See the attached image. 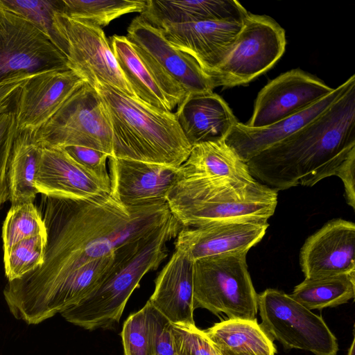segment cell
I'll return each instance as SVG.
<instances>
[{
    "label": "cell",
    "mask_w": 355,
    "mask_h": 355,
    "mask_svg": "<svg viewBox=\"0 0 355 355\" xmlns=\"http://www.w3.org/2000/svg\"><path fill=\"white\" fill-rule=\"evenodd\" d=\"M46 198L44 261L3 289L8 306L18 314L32 311L79 267L114 254L173 216L167 202L128 207L111 193L86 200Z\"/></svg>",
    "instance_id": "obj_1"
},
{
    "label": "cell",
    "mask_w": 355,
    "mask_h": 355,
    "mask_svg": "<svg viewBox=\"0 0 355 355\" xmlns=\"http://www.w3.org/2000/svg\"><path fill=\"white\" fill-rule=\"evenodd\" d=\"M355 148V84L318 117L248 162L252 176L276 191L313 187L334 175Z\"/></svg>",
    "instance_id": "obj_2"
},
{
    "label": "cell",
    "mask_w": 355,
    "mask_h": 355,
    "mask_svg": "<svg viewBox=\"0 0 355 355\" xmlns=\"http://www.w3.org/2000/svg\"><path fill=\"white\" fill-rule=\"evenodd\" d=\"M184 227L173 216L148 234L128 243L115 252L107 277L89 295L61 313L69 322L92 331L118 323L133 291L145 275L167 257L166 243Z\"/></svg>",
    "instance_id": "obj_3"
},
{
    "label": "cell",
    "mask_w": 355,
    "mask_h": 355,
    "mask_svg": "<svg viewBox=\"0 0 355 355\" xmlns=\"http://www.w3.org/2000/svg\"><path fill=\"white\" fill-rule=\"evenodd\" d=\"M110 122L114 157L180 167L191 146L174 112H162L111 86L96 82Z\"/></svg>",
    "instance_id": "obj_4"
},
{
    "label": "cell",
    "mask_w": 355,
    "mask_h": 355,
    "mask_svg": "<svg viewBox=\"0 0 355 355\" xmlns=\"http://www.w3.org/2000/svg\"><path fill=\"white\" fill-rule=\"evenodd\" d=\"M277 191L254 180L184 177L169 191L166 202L184 227L234 222H268L277 205Z\"/></svg>",
    "instance_id": "obj_5"
},
{
    "label": "cell",
    "mask_w": 355,
    "mask_h": 355,
    "mask_svg": "<svg viewBox=\"0 0 355 355\" xmlns=\"http://www.w3.org/2000/svg\"><path fill=\"white\" fill-rule=\"evenodd\" d=\"M247 252L198 259L193 263L194 308L230 319L257 320L258 294L246 262Z\"/></svg>",
    "instance_id": "obj_6"
},
{
    "label": "cell",
    "mask_w": 355,
    "mask_h": 355,
    "mask_svg": "<svg viewBox=\"0 0 355 355\" xmlns=\"http://www.w3.org/2000/svg\"><path fill=\"white\" fill-rule=\"evenodd\" d=\"M30 133L41 148L83 146L113 156L108 115L101 98L87 83L74 92L44 125Z\"/></svg>",
    "instance_id": "obj_7"
},
{
    "label": "cell",
    "mask_w": 355,
    "mask_h": 355,
    "mask_svg": "<svg viewBox=\"0 0 355 355\" xmlns=\"http://www.w3.org/2000/svg\"><path fill=\"white\" fill-rule=\"evenodd\" d=\"M52 26L54 44L69 70L92 87L101 82L136 98L101 28L60 12L54 13Z\"/></svg>",
    "instance_id": "obj_8"
},
{
    "label": "cell",
    "mask_w": 355,
    "mask_h": 355,
    "mask_svg": "<svg viewBox=\"0 0 355 355\" xmlns=\"http://www.w3.org/2000/svg\"><path fill=\"white\" fill-rule=\"evenodd\" d=\"M261 325L285 349H298L315 355H336L338 344L322 318L290 295L268 288L258 295Z\"/></svg>",
    "instance_id": "obj_9"
},
{
    "label": "cell",
    "mask_w": 355,
    "mask_h": 355,
    "mask_svg": "<svg viewBox=\"0 0 355 355\" xmlns=\"http://www.w3.org/2000/svg\"><path fill=\"white\" fill-rule=\"evenodd\" d=\"M286 44L285 31L274 19L248 12L232 51L208 76L215 87L248 83L273 67Z\"/></svg>",
    "instance_id": "obj_10"
},
{
    "label": "cell",
    "mask_w": 355,
    "mask_h": 355,
    "mask_svg": "<svg viewBox=\"0 0 355 355\" xmlns=\"http://www.w3.org/2000/svg\"><path fill=\"white\" fill-rule=\"evenodd\" d=\"M53 69H69L65 56L35 25L0 1V81Z\"/></svg>",
    "instance_id": "obj_11"
},
{
    "label": "cell",
    "mask_w": 355,
    "mask_h": 355,
    "mask_svg": "<svg viewBox=\"0 0 355 355\" xmlns=\"http://www.w3.org/2000/svg\"><path fill=\"white\" fill-rule=\"evenodd\" d=\"M110 45L135 98L157 110L172 112L187 95L186 90L126 36H112Z\"/></svg>",
    "instance_id": "obj_12"
},
{
    "label": "cell",
    "mask_w": 355,
    "mask_h": 355,
    "mask_svg": "<svg viewBox=\"0 0 355 355\" xmlns=\"http://www.w3.org/2000/svg\"><path fill=\"white\" fill-rule=\"evenodd\" d=\"M334 89L303 70H290L270 81L260 90L252 115L245 124L252 128L270 125L303 111Z\"/></svg>",
    "instance_id": "obj_13"
},
{
    "label": "cell",
    "mask_w": 355,
    "mask_h": 355,
    "mask_svg": "<svg viewBox=\"0 0 355 355\" xmlns=\"http://www.w3.org/2000/svg\"><path fill=\"white\" fill-rule=\"evenodd\" d=\"M86 82L69 69L33 74L18 90L15 103L18 132H33L44 125Z\"/></svg>",
    "instance_id": "obj_14"
},
{
    "label": "cell",
    "mask_w": 355,
    "mask_h": 355,
    "mask_svg": "<svg viewBox=\"0 0 355 355\" xmlns=\"http://www.w3.org/2000/svg\"><path fill=\"white\" fill-rule=\"evenodd\" d=\"M111 194L125 207L166 202L182 175L181 166L110 157Z\"/></svg>",
    "instance_id": "obj_15"
},
{
    "label": "cell",
    "mask_w": 355,
    "mask_h": 355,
    "mask_svg": "<svg viewBox=\"0 0 355 355\" xmlns=\"http://www.w3.org/2000/svg\"><path fill=\"white\" fill-rule=\"evenodd\" d=\"M355 224L331 220L303 244L300 263L305 278L314 279L355 272Z\"/></svg>",
    "instance_id": "obj_16"
},
{
    "label": "cell",
    "mask_w": 355,
    "mask_h": 355,
    "mask_svg": "<svg viewBox=\"0 0 355 355\" xmlns=\"http://www.w3.org/2000/svg\"><path fill=\"white\" fill-rule=\"evenodd\" d=\"M243 21L209 20L168 25L162 30L173 46L192 56L208 75L232 51Z\"/></svg>",
    "instance_id": "obj_17"
},
{
    "label": "cell",
    "mask_w": 355,
    "mask_h": 355,
    "mask_svg": "<svg viewBox=\"0 0 355 355\" xmlns=\"http://www.w3.org/2000/svg\"><path fill=\"white\" fill-rule=\"evenodd\" d=\"M35 186L38 193L56 199L86 200L111 193L109 187L58 148H41Z\"/></svg>",
    "instance_id": "obj_18"
},
{
    "label": "cell",
    "mask_w": 355,
    "mask_h": 355,
    "mask_svg": "<svg viewBox=\"0 0 355 355\" xmlns=\"http://www.w3.org/2000/svg\"><path fill=\"white\" fill-rule=\"evenodd\" d=\"M268 222L234 221L195 227H183L175 248L183 250L193 261L236 252H248L264 236Z\"/></svg>",
    "instance_id": "obj_19"
},
{
    "label": "cell",
    "mask_w": 355,
    "mask_h": 355,
    "mask_svg": "<svg viewBox=\"0 0 355 355\" xmlns=\"http://www.w3.org/2000/svg\"><path fill=\"white\" fill-rule=\"evenodd\" d=\"M126 37L149 54L187 94L213 92L211 78L192 56L173 46L161 28L138 16L129 25Z\"/></svg>",
    "instance_id": "obj_20"
},
{
    "label": "cell",
    "mask_w": 355,
    "mask_h": 355,
    "mask_svg": "<svg viewBox=\"0 0 355 355\" xmlns=\"http://www.w3.org/2000/svg\"><path fill=\"white\" fill-rule=\"evenodd\" d=\"M355 84L352 75L345 82L311 106L303 111L273 124L261 128H252L238 122L225 139L245 163L272 145L293 135L318 117Z\"/></svg>",
    "instance_id": "obj_21"
},
{
    "label": "cell",
    "mask_w": 355,
    "mask_h": 355,
    "mask_svg": "<svg viewBox=\"0 0 355 355\" xmlns=\"http://www.w3.org/2000/svg\"><path fill=\"white\" fill-rule=\"evenodd\" d=\"M193 263L183 250L175 248L155 279L154 292L148 300L173 324H195Z\"/></svg>",
    "instance_id": "obj_22"
},
{
    "label": "cell",
    "mask_w": 355,
    "mask_h": 355,
    "mask_svg": "<svg viewBox=\"0 0 355 355\" xmlns=\"http://www.w3.org/2000/svg\"><path fill=\"white\" fill-rule=\"evenodd\" d=\"M174 114L191 147L225 139L239 122L227 103L213 92L187 94Z\"/></svg>",
    "instance_id": "obj_23"
},
{
    "label": "cell",
    "mask_w": 355,
    "mask_h": 355,
    "mask_svg": "<svg viewBox=\"0 0 355 355\" xmlns=\"http://www.w3.org/2000/svg\"><path fill=\"white\" fill-rule=\"evenodd\" d=\"M248 14L246 9L236 0H147L139 16L162 29L172 24L209 20L243 21Z\"/></svg>",
    "instance_id": "obj_24"
},
{
    "label": "cell",
    "mask_w": 355,
    "mask_h": 355,
    "mask_svg": "<svg viewBox=\"0 0 355 355\" xmlns=\"http://www.w3.org/2000/svg\"><path fill=\"white\" fill-rule=\"evenodd\" d=\"M182 176L204 178H227L251 182L247 163L229 146L225 139L202 142L192 146L191 153L181 166Z\"/></svg>",
    "instance_id": "obj_25"
},
{
    "label": "cell",
    "mask_w": 355,
    "mask_h": 355,
    "mask_svg": "<svg viewBox=\"0 0 355 355\" xmlns=\"http://www.w3.org/2000/svg\"><path fill=\"white\" fill-rule=\"evenodd\" d=\"M41 147L28 132H17L12 145L8 170L9 200L12 205L33 202L38 193L35 178Z\"/></svg>",
    "instance_id": "obj_26"
},
{
    "label": "cell",
    "mask_w": 355,
    "mask_h": 355,
    "mask_svg": "<svg viewBox=\"0 0 355 355\" xmlns=\"http://www.w3.org/2000/svg\"><path fill=\"white\" fill-rule=\"evenodd\" d=\"M220 349L275 355L273 340L257 320L227 319L205 331Z\"/></svg>",
    "instance_id": "obj_27"
},
{
    "label": "cell",
    "mask_w": 355,
    "mask_h": 355,
    "mask_svg": "<svg viewBox=\"0 0 355 355\" xmlns=\"http://www.w3.org/2000/svg\"><path fill=\"white\" fill-rule=\"evenodd\" d=\"M291 297L309 310L335 307L355 296V272L320 278H305Z\"/></svg>",
    "instance_id": "obj_28"
},
{
    "label": "cell",
    "mask_w": 355,
    "mask_h": 355,
    "mask_svg": "<svg viewBox=\"0 0 355 355\" xmlns=\"http://www.w3.org/2000/svg\"><path fill=\"white\" fill-rule=\"evenodd\" d=\"M146 5L144 0H60V12L102 28L123 15L141 13Z\"/></svg>",
    "instance_id": "obj_29"
},
{
    "label": "cell",
    "mask_w": 355,
    "mask_h": 355,
    "mask_svg": "<svg viewBox=\"0 0 355 355\" xmlns=\"http://www.w3.org/2000/svg\"><path fill=\"white\" fill-rule=\"evenodd\" d=\"M45 234L44 220L33 202L12 205L2 227L3 254L21 241Z\"/></svg>",
    "instance_id": "obj_30"
},
{
    "label": "cell",
    "mask_w": 355,
    "mask_h": 355,
    "mask_svg": "<svg viewBox=\"0 0 355 355\" xmlns=\"http://www.w3.org/2000/svg\"><path fill=\"white\" fill-rule=\"evenodd\" d=\"M47 234L21 241L3 254L8 281L19 279L41 267L44 261Z\"/></svg>",
    "instance_id": "obj_31"
},
{
    "label": "cell",
    "mask_w": 355,
    "mask_h": 355,
    "mask_svg": "<svg viewBox=\"0 0 355 355\" xmlns=\"http://www.w3.org/2000/svg\"><path fill=\"white\" fill-rule=\"evenodd\" d=\"M0 1L6 8L35 25L54 44L53 17L55 12H60V0Z\"/></svg>",
    "instance_id": "obj_32"
},
{
    "label": "cell",
    "mask_w": 355,
    "mask_h": 355,
    "mask_svg": "<svg viewBox=\"0 0 355 355\" xmlns=\"http://www.w3.org/2000/svg\"><path fill=\"white\" fill-rule=\"evenodd\" d=\"M175 355H222L205 331L196 324L171 325Z\"/></svg>",
    "instance_id": "obj_33"
},
{
    "label": "cell",
    "mask_w": 355,
    "mask_h": 355,
    "mask_svg": "<svg viewBox=\"0 0 355 355\" xmlns=\"http://www.w3.org/2000/svg\"><path fill=\"white\" fill-rule=\"evenodd\" d=\"M121 336L124 355H151L146 304L127 318Z\"/></svg>",
    "instance_id": "obj_34"
},
{
    "label": "cell",
    "mask_w": 355,
    "mask_h": 355,
    "mask_svg": "<svg viewBox=\"0 0 355 355\" xmlns=\"http://www.w3.org/2000/svg\"><path fill=\"white\" fill-rule=\"evenodd\" d=\"M14 109L0 114V209L9 199L8 170L14 139L17 134Z\"/></svg>",
    "instance_id": "obj_35"
},
{
    "label": "cell",
    "mask_w": 355,
    "mask_h": 355,
    "mask_svg": "<svg viewBox=\"0 0 355 355\" xmlns=\"http://www.w3.org/2000/svg\"><path fill=\"white\" fill-rule=\"evenodd\" d=\"M146 304L151 355H174L172 324L148 301Z\"/></svg>",
    "instance_id": "obj_36"
},
{
    "label": "cell",
    "mask_w": 355,
    "mask_h": 355,
    "mask_svg": "<svg viewBox=\"0 0 355 355\" xmlns=\"http://www.w3.org/2000/svg\"><path fill=\"white\" fill-rule=\"evenodd\" d=\"M63 149L78 164L111 189L110 174L106 166L107 159L110 157L107 154L83 146H67Z\"/></svg>",
    "instance_id": "obj_37"
},
{
    "label": "cell",
    "mask_w": 355,
    "mask_h": 355,
    "mask_svg": "<svg viewBox=\"0 0 355 355\" xmlns=\"http://www.w3.org/2000/svg\"><path fill=\"white\" fill-rule=\"evenodd\" d=\"M343 182L347 203L355 209V148H353L339 165L335 175Z\"/></svg>",
    "instance_id": "obj_38"
},
{
    "label": "cell",
    "mask_w": 355,
    "mask_h": 355,
    "mask_svg": "<svg viewBox=\"0 0 355 355\" xmlns=\"http://www.w3.org/2000/svg\"><path fill=\"white\" fill-rule=\"evenodd\" d=\"M33 74H20L0 81V112L11 109L18 90Z\"/></svg>",
    "instance_id": "obj_39"
},
{
    "label": "cell",
    "mask_w": 355,
    "mask_h": 355,
    "mask_svg": "<svg viewBox=\"0 0 355 355\" xmlns=\"http://www.w3.org/2000/svg\"><path fill=\"white\" fill-rule=\"evenodd\" d=\"M220 352L222 355H254V354H250V353L234 352H232V351L223 350V349H220Z\"/></svg>",
    "instance_id": "obj_40"
},
{
    "label": "cell",
    "mask_w": 355,
    "mask_h": 355,
    "mask_svg": "<svg viewBox=\"0 0 355 355\" xmlns=\"http://www.w3.org/2000/svg\"><path fill=\"white\" fill-rule=\"evenodd\" d=\"M355 338L354 336L352 344L348 349L347 355H355Z\"/></svg>",
    "instance_id": "obj_41"
},
{
    "label": "cell",
    "mask_w": 355,
    "mask_h": 355,
    "mask_svg": "<svg viewBox=\"0 0 355 355\" xmlns=\"http://www.w3.org/2000/svg\"><path fill=\"white\" fill-rule=\"evenodd\" d=\"M175 355V354H174Z\"/></svg>",
    "instance_id": "obj_42"
}]
</instances>
